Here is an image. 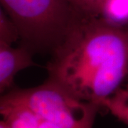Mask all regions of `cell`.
<instances>
[{
  "label": "cell",
  "mask_w": 128,
  "mask_h": 128,
  "mask_svg": "<svg viewBox=\"0 0 128 128\" xmlns=\"http://www.w3.org/2000/svg\"><path fill=\"white\" fill-rule=\"evenodd\" d=\"M47 70L48 79L102 109L128 78V29L86 19L51 54Z\"/></svg>",
  "instance_id": "6da1fadb"
},
{
  "label": "cell",
  "mask_w": 128,
  "mask_h": 128,
  "mask_svg": "<svg viewBox=\"0 0 128 128\" xmlns=\"http://www.w3.org/2000/svg\"><path fill=\"white\" fill-rule=\"evenodd\" d=\"M15 24L20 45L34 54H52L70 34L89 18L68 0H0Z\"/></svg>",
  "instance_id": "7a4b0ae2"
},
{
  "label": "cell",
  "mask_w": 128,
  "mask_h": 128,
  "mask_svg": "<svg viewBox=\"0 0 128 128\" xmlns=\"http://www.w3.org/2000/svg\"><path fill=\"white\" fill-rule=\"evenodd\" d=\"M1 100L25 105L60 128H92L96 114L102 109L76 98L49 79L36 87L14 88Z\"/></svg>",
  "instance_id": "3957f363"
},
{
  "label": "cell",
  "mask_w": 128,
  "mask_h": 128,
  "mask_svg": "<svg viewBox=\"0 0 128 128\" xmlns=\"http://www.w3.org/2000/svg\"><path fill=\"white\" fill-rule=\"evenodd\" d=\"M34 54L27 48L20 46L0 44V92L4 94L14 85V78L19 71L36 66L33 60Z\"/></svg>",
  "instance_id": "277c9868"
},
{
  "label": "cell",
  "mask_w": 128,
  "mask_h": 128,
  "mask_svg": "<svg viewBox=\"0 0 128 128\" xmlns=\"http://www.w3.org/2000/svg\"><path fill=\"white\" fill-rule=\"evenodd\" d=\"M0 113L9 128H39L40 117L25 105L0 100Z\"/></svg>",
  "instance_id": "5b68a950"
},
{
  "label": "cell",
  "mask_w": 128,
  "mask_h": 128,
  "mask_svg": "<svg viewBox=\"0 0 128 128\" xmlns=\"http://www.w3.org/2000/svg\"><path fill=\"white\" fill-rule=\"evenodd\" d=\"M98 18L112 27L128 29V0H104Z\"/></svg>",
  "instance_id": "8992f818"
},
{
  "label": "cell",
  "mask_w": 128,
  "mask_h": 128,
  "mask_svg": "<svg viewBox=\"0 0 128 128\" xmlns=\"http://www.w3.org/2000/svg\"><path fill=\"white\" fill-rule=\"evenodd\" d=\"M102 109L108 110L122 122L128 125V88H119L102 103Z\"/></svg>",
  "instance_id": "52a82bcc"
},
{
  "label": "cell",
  "mask_w": 128,
  "mask_h": 128,
  "mask_svg": "<svg viewBox=\"0 0 128 128\" xmlns=\"http://www.w3.org/2000/svg\"><path fill=\"white\" fill-rule=\"evenodd\" d=\"M19 41L18 28L13 21L1 7L0 9V44L12 45Z\"/></svg>",
  "instance_id": "ba28073f"
},
{
  "label": "cell",
  "mask_w": 128,
  "mask_h": 128,
  "mask_svg": "<svg viewBox=\"0 0 128 128\" xmlns=\"http://www.w3.org/2000/svg\"><path fill=\"white\" fill-rule=\"evenodd\" d=\"M80 13L88 18H98L104 0H68Z\"/></svg>",
  "instance_id": "9c48e42d"
},
{
  "label": "cell",
  "mask_w": 128,
  "mask_h": 128,
  "mask_svg": "<svg viewBox=\"0 0 128 128\" xmlns=\"http://www.w3.org/2000/svg\"><path fill=\"white\" fill-rule=\"evenodd\" d=\"M41 118V121H40L39 128H60L59 126H58L57 124H56L52 122H50L41 118Z\"/></svg>",
  "instance_id": "30bf717a"
},
{
  "label": "cell",
  "mask_w": 128,
  "mask_h": 128,
  "mask_svg": "<svg viewBox=\"0 0 128 128\" xmlns=\"http://www.w3.org/2000/svg\"><path fill=\"white\" fill-rule=\"evenodd\" d=\"M0 128H9L3 120L0 121Z\"/></svg>",
  "instance_id": "8fae6325"
},
{
  "label": "cell",
  "mask_w": 128,
  "mask_h": 128,
  "mask_svg": "<svg viewBox=\"0 0 128 128\" xmlns=\"http://www.w3.org/2000/svg\"><path fill=\"white\" fill-rule=\"evenodd\" d=\"M127 79H128V84H127V86H126V88H128V78H127Z\"/></svg>",
  "instance_id": "7c38bea8"
}]
</instances>
